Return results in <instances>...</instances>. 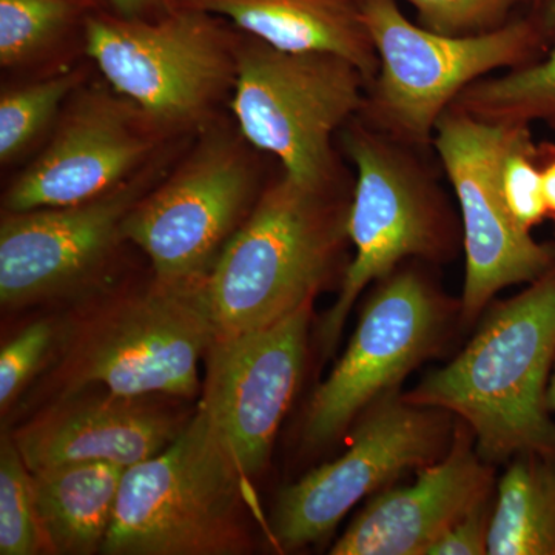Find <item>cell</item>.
I'll list each match as a JSON object with an SVG mask.
<instances>
[{
    "instance_id": "cell-1",
    "label": "cell",
    "mask_w": 555,
    "mask_h": 555,
    "mask_svg": "<svg viewBox=\"0 0 555 555\" xmlns=\"http://www.w3.org/2000/svg\"><path fill=\"white\" fill-rule=\"evenodd\" d=\"M554 363L555 268L492 306L465 349L403 397L459 416L489 463L555 452L546 406Z\"/></svg>"
},
{
    "instance_id": "cell-2",
    "label": "cell",
    "mask_w": 555,
    "mask_h": 555,
    "mask_svg": "<svg viewBox=\"0 0 555 555\" xmlns=\"http://www.w3.org/2000/svg\"><path fill=\"white\" fill-rule=\"evenodd\" d=\"M345 179L313 188L283 173L262 190L204 283L217 335L272 326L315 301L349 241Z\"/></svg>"
},
{
    "instance_id": "cell-3",
    "label": "cell",
    "mask_w": 555,
    "mask_h": 555,
    "mask_svg": "<svg viewBox=\"0 0 555 555\" xmlns=\"http://www.w3.org/2000/svg\"><path fill=\"white\" fill-rule=\"evenodd\" d=\"M247 483L217 423L199 403L169 447L127 467L101 554L246 553Z\"/></svg>"
},
{
    "instance_id": "cell-4",
    "label": "cell",
    "mask_w": 555,
    "mask_h": 555,
    "mask_svg": "<svg viewBox=\"0 0 555 555\" xmlns=\"http://www.w3.org/2000/svg\"><path fill=\"white\" fill-rule=\"evenodd\" d=\"M343 147L357 169L349 211L352 261L343 275L335 305L318 331L324 356L339 335L364 288L385 280L406 259L447 262L463 246L462 228L438 184L426 152L371 129L353 118Z\"/></svg>"
},
{
    "instance_id": "cell-5",
    "label": "cell",
    "mask_w": 555,
    "mask_h": 555,
    "mask_svg": "<svg viewBox=\"0 0 555 555\" xmlns=\"http://www.w3.org/2000/svg\"><path fill=\"white\" fill-rule=\"evenodd\" d=\"M358 3L379 67L357 118L415 149L433 147L438 120L470 83L531 64L550 49L551 39L526 14L485 35L447 36L409 21L397 0Z\"/></svg>"
},
{
    "instance_id": "cell-6",
    "label": "cell",
    "mask_w": 555,
    "mask_h": 555,
    "mask_svg": "<svg viewBox=\"0 0 555 555\" xmlns=\"http://www.w3.org/2000/svg\"><path fill=\"white\" fill-rule=\"evenodd\" d=\"M367 86L337 54L278 50L250 36L238 46L232 112L248 144L276 156L287 177L326 188L345 179L334 137L360 113Z\"/></svg>"
},
{
    "instance_id": "cell-7",
    "label": "cell",
    "mask_w": 555,
    "mask_h": 555,
    "mask_svg": "<svg viewBox=\"0 0 555 555\" xmlns=\"http://www.w3.org/2000/svg\"><path fill=\"white\" fill-rule=\"evenodd\" d=\"M199 280H155L109 302L79 328L64 363V392L102 386L122 397H195L198 364L217 338Z\"/></svg>"
},
{
    "instance_id": "cell-8",
    "label": "cell",
    "mask_w": 555,
    "mask_h": 555,
    "mask_svg": "<svg viewBox=\"0 0 555 555\" xmlns=\"http://www.w3.org/2000/svg\"><path fill=\"white\" fill-rule=\"evenodd\" d=\"M238 46L217 16L198 10L155 20L96 11L86 20L91 60L166 134L210 118L235 87Z\"/></svg>"
},
{
    "instance_id": "cell-9",
    "label": "cell",
    "mask_w": 555,
    "mask_h": 555,
    "mask_svg": "<svg viewBox=\"0 0 555 555\" xmlns=\"http://www.w3.org/2000/svg\"><path fill=\"white\" fill-rule=\"evenodd\" d=\"M524 127L486 122L452 105L437 122L433 147L462 219V324H473L503 288L534 283L555 268V243L521 229L503 195V159Z\"/></svg>"
},
{
    "instance_id": "cell-10",
    "label": "cell",
    "mask_w": 555,
    "mask_h": 555,
    "mask_svg": "<svg viewBox=\"0 0 555 555\" xmlns=\"http://www.w3.org/2000/svg\"><path fill=\"white\" fill-rule=\"evenodd\" d=\"M454 430L448 412L409 403L396 393L383 398L361 420L345 454L278 494L270 539L283 551L320 542L361 500L408 470L440 460Z\"/></svg>"
},
{
    "instance_id": "cell-11",
    "label": "cell",
    "mask_w": 555,
    "mask_h": 555,
    "mask_svg": "<svg viewBox=\"0 0 555 555\" xmlns=\"http://www.w3.org/2000/svg\"><path fill=\"white\" fill-rule=\"evenodd\" d=\"M451 302L414 269L379 281L345 356L321 383L305 420V443L326 447L361 412L392 396L404 378L443 345Z\"/></svg>"
},
{
    "instance_id": "cell-12",
    "label": "cell",
    "mask_w": 555,
    "mask_h": 555,
    "mask_svg": "<svg viewBox=\"0 0 555 555\" xmlns=\"http://www.w3.org/2000/svg\"><path fill=\"white\" fill-rule=\"evenodd\" d=\"M259 195L254 159L241 142L208 134L166 181L134 204L124 221V238L144 250L156 276L199 280Z\"/></svg>"
},
{
    "instance_id": "cell-13",
    "label": "cell",
    "mask_w": 555,
    "mask_h": 555,
    "mask_svg": "<svg viewBox=\"0 0 555 555\" xmlns=\"http://www.w3.org/2000/svg\"><path fill=\"white\" fill-rule=\"evenodd\" d=\"M312 305L272 326L217 335L206 353L201 404L247 480L268 466L273 441L301 382Z\"/></svg>"
},
{
    "instance_id": "cell-14",
    "label": "cell",
    "mask_w": 555,
    "mask_h": 555,
    "mask_svg": "<svg viewBox=\"0 0 555 555\" xmlns=\"http://www.w3.org/2000/svg\"><path fill=\"white\" fill-rule=\"evenodd\" d=\"M134 102L100 89L78 90L50 144L11 184V214L75 206L142 170L164 137Z\"/></svg>"
},
{
    "instance_id": "cell-15",
    "label": "cell",
    "mask_w": 555,
    "mask_h": 555,
    "mask_svg": "<svg viewBox=\"0 0 555 555\" xmlns=\"http://www.w3.org/2000/svg\"><path fill=\"white\" fill-rule=\"evenodd\" d=\"M156 170H139L118 188L75 206L3 215L0 301L20 308L56 297L91 275L124 238L122 225L149 192Z\"/></svg>"
},
{
    "instance_id": "cell-16",
    "label": "cell",
    "mask_w": 555,
    "mask_h": 555,
    "mask_svg": "<svg viewBox=\"0 0 555 555\" xmlns=\"http://www.w3.org/2000/svg\"><path fill=\"white\" fill-rule=\"evenodd\" d=\"M456 423L447 454L420 467L416 481L386 489L332 546V555H427L449 529L494 496V467Z\"/></svg>"
},
{
    "instance_id": "cell-17",
    "label": "cell",
    "mask_w": 555,
    "mask_h": 555,
    "mask_svg": "<svg viewBox=\"0 0 555 555\" xmlns=\"http://www.w3.org/2000/svg\"><path fill=\"white\" fill-rule=\"evenodd\" d=\"M145 398L65 393L13 438L30 473L79 462L133 466L164 451L185 426Z\"/></svg>"
},
{
    "instance_id": "cell-18",
    "label": "cell",
    "mask_w": 555,
    "mask_h": 555,
    "mask_svg": "<svg viewBox=\"0 0 555 555\" xmlns=\"http://www.w3.org/2000/svg\"><path fill=\"white\" fill-rule=\"evenodd\" d=\"M171 9L228 17L278 50L337 54L356 64L369 83L378 73L377 50L358 0H171Z\"/></svg>"
},
{
    "instance_id": "cell-19",
    "label": "cell",
    "mask_w": 555,
    "mask_h": 555,
    "mask_svg": "<svg viewBox=\"0 0 555 555\" xmlns=\"http://www.w3.org/2000/svg\"><path fill=\"white\" fill-rule=\"evenodd\" d=\"M126 469L116 463L79 462L31 473L46 550L62 555L101 553Z\"/></svg>"
},
{
    "instance_id": "cell-20",
    "label": "cell",
    "mask_w": 555,
    "mask_h": 555,
    "mask_svg": "<svg viewBox=\"0 0 555 555\" xmlns=\"http://www.w3.org/2000/svg\"><path fill=\"white\" fill-rule=\"evenodd\" d=\"M488 554L555 555V452L511 460L496 486Z\"/></svg>"
},
{
    "instance_id": "cell-21",
    "label": "cell",
    "mask_w": 555,
    "mask_h": 555,
    "mask_svg": "<svg viewBox=\"0 0 555 555\" xmlns=\"http://www.w3.org/2000/svg\"><path fill=\"white\" fill-rule=\"evenodd\" d=\"M452 107L486 122L529 127L542 122L555 131V33L542 57L495 78L476 80Z\"/></svg>"
},
{
    "instance_id": "cell-22",
    "label": "cell",
    "mask_w": 555,
    "mask_h": 555,
    "mask_svg": "<svg viewBox=\"0 0 555 555\" xmlns=\"http://www.w3.org/2000/svg\"><path fill=\"white\" fill-rule=\"evenodd\" d=\"M87 11L76 0H0V64L20 68L39 60Z\"/></svg>"
},
{
    "instance_id": "cell-23",
    "label": "cell",
    "mask_w": 555,
    "mask_h": 555,
    "mask_svg": "<svg viewBox=\"0 0 555 555\" xmlns=\"http://www.w3.org/2000/svg\"><path fill=\"white\" fill-rule=\"evenodd\" d=\"M82 72H67L53 78L3 90L0 98V160L9 164L56 118L61 105L78 91Z\"/></svg>"
},
{
    "instance_id": "cell-24",
    "label": "cell",
    "mask_w": 555,
    "mask_h": 555,
    "mask_svg": "<svg viewBox=\"0 0 555 555\" xmlns=\"http://www.w3.org/2000/svg\"><path fill=\"white\" fill-rule=\"evenodd\" d=\"M46 550L36 514L31 473L16 441L0 444V554L35 555Z\"/></svg>"
},
{
    "instance_id": "cell-25",
    "label": "cell",
    "mask_w": 555,
    "mask_h": 555,
    "mask_svg": "<svg viewBox=\"0 0 555 555\" xmlns=\"http://www.w3.org/2000/svg\"><path fill=\"white\" fill-rule=\"evenodd\" d=\"M502 189L511 217L521 229L531 232L547 217L539 144L528 126L520 130L502 164Z\"/></svg>"
},
{
    "instance_id": "cell-26",
    "label": "cell",
    "mask_w": 555,
    "mask_h": 555,
    "mask_svg": "<svg viewBox=\"0 0 555 555\" xmlns=\"http://www.w3.org/2000/svg\"><path fill=\"white\" fill-rule=\"evenodd\" d=\"M418 14V25L447 36L499 30L513 21L526 0H404Z\"/></svg>"
},
{
    "instance_id": "cell-27",
    "label": "cell",
    "mask_w": 555,
    "mask_h": 555,
    "mask_svg": "<svg viewBox=\"0 0 555 555\" xmlns=\"http://www.w3.org/2000/svg\"><path fill=\"white\" fill-rule=\"evenodd\" d=\"M54 341V327L38 321L0 350V409L9 411L28 382L42 367Z\"/></svg>"
},
{
    "instance_id": "cell-28",
    "label": "cell",
    "mask_w": 555,
    "mask_h": 555,
    "mask_svg": "<svg viewBox=\"0 0 555 555\" xmlns=\"http://www.w3.org/2000/svg\"><path fill=\"white\" fill-rule=\"evenodd\" d=\"M495 496V495H494ZM494 496L470 511L462 520L434 543L427 555H483L488 554Z\"/></svg>"
},
{
    "instance_id": "cell-29",
    "label": "cell",
    "mask_w": 555,
    "mask_h": 555,
    "mask_svg": "<svg viewBox=\"0 0 555 555\" xmlns=\"http://www.w3.org/2000/svg\"><path fill=\"white\" fill-rule=\"evenodd\" d=\"M115 13L124 17H139V20H155L169 13L171 0H108Z\"/></svg>"
},
{
    "instance_id": "cell-30",
    "label": "cell",
    "mask_w": 555,
    "mask_h": 555,
    "mask_svg": "<svg viewBox=\"0 0 555 555\" xmlns=\"http://www.w3.org/2000/svg\"><path fill=\"white\" fill-rule=\"evenodd\" d=\"M539 163L542 169L543 192L550 217L555 218V145L550 142L539 144Z\"/></svg>"
},
{
    "instance_id": "cell-31",
    "label": "cell",
    "mask_w": 555,
    "mask_h": 555,
    "mask_svg": "<svg viewBox=\"0 0 555 555\" xmlns=\"http://www.w3.org/2000/svg\"><path fill=\"white\" fill-rule=\"evenodd\" d=\"M526 16L542 28L547 38H553L555 33V0H526Z\"/></svg>"
},
{
    "instance_id": "cell-32",
    "label": "cell",
    "mask_w": 555,
    "mask_h": 555,
    "mask_svg": "<svg viewBox=\"0 0 555 555\" xmlns=\"http://www.w3.org/2000/svg\"><path fill=\"white\" fill-rule=\"evenodd\" d=\"M546 406L550 409V412H555V363L553 372H551L550 383H547Z\"/></svg>"
},
{
    "instance_id": "cell-33",
    "label": "cell",
    "mask_w": 555,
    "mask_h": 555,
    "mask_svg": "<svg viewBox=\"0 0 555 555\" xmlns=\"http://www.w3.org/2000/svg\"><path fill=\"white\" fill-rule=\"evenodd\" d=\"M76 2H79L80 5L83 7V9H87L90 11H93V13H96V11H100L101 3L104 2V0H76Z\"/></svg>"
}]
</instances>
